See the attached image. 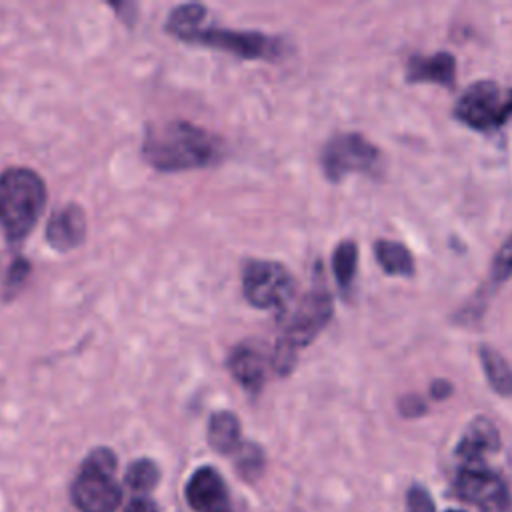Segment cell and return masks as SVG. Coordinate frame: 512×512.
I'll return each instance as SVG.
<instances>
[{
    "label": "cell",
    "mask_w": 512,
    "mask_h": 512,
    "mask_svg": "<svg viewBox=\"0 0 512 512\" xmlns=\"http://www.w3.org/2000/svg\"><path fill=\"white\" fill-rule=\"evenodd\" d=\"M448 512H460V510H448Z\"/></svg>",
    "instance_id": "83f0119b"
},
{
    "label": "cell",
    "mask_w": 512,
    "mask_h": 512,
    "mask_svg": "<svg viewBox=\"0 0 512 512\" xmlns=\"http://www.w3.org/2000/svg\"><path fill=\"white\" fill-rule=\"evenodd\" d=\"M332 316V298L324 286H314L288 314L272 350V366L278 374H288L298 350L308 346Z\"/></svg>",
    "instance_id": "3957f363"
},
{
    "label": "cell",
    "mask_w": 512,
    "mask_h": 512,
    "mask_svg": "<svg viewBox=\"0 0 512 512\" xmlns=\"http://www.w3.org/2000/svg\"><path fill=\"white\" fill-rule=\"evenodd\" d=\"M408 82H434L446 88L454 86L456 62L448 52H438L432 56H412L406 66Z\"/></svg>",
    "instance_id": "5bb4252c"
},
{
    "label": "cell",
    "mask_w": 512,
    "mask_h": 512,
    "mask_svg": "<svg viewBox=\"0 0 512 512\" xmlns=\"http://www.w3.org/2000/svg\"><path fill=\"white\" fill-rule=\"evenodd\" d=\"M206 18V8L200 4H180L176 6L170 14H168V22H166V30L184 40L190 32H194L196 28H200L204 24Z\"/></svg>",
    "instance_id": "ac0fdd59"
},
{
    "label": "cell",
    "mask_w": 512,
    "mask_h": 512,
    "mask_svg": "<svg viewBox=\"0 0 512 512\" xmlns=\"http://www.w3.org/2000/svg\"><path fill=\"white\" fill-rule=\"evenodd\" d=\"M406 506H408V512H434V502L430 494L426 492V488L416 484L406 494Z\"/></svg>",
    "instance_id": "cb8c5ba5"
},
{
    "label": "cell",
    "mask_w": 512,
    "mask_h": 512,
    "mask_svg": "<svg viewBox=\"0 0 512 512\" xmlns=\"http://www.w3.org/2000/svg\"><path fill=\"white\" fill-rule=\"evenodd\" d=\"M356 266H358V246L352 240L340 242L332 256V270H334V278L342 290H348V286L352 284Z\"/></svg>",
    "instance_id": "d6986e66"
},
{
    "label": "cell",
    "mask_w": 512,
    "mask_h": 512,
    "mask_svg": "<svg viewBox=\"0 0 512 512\" xmlns=\"http://www.w3.org/2000/svg\"><path fill=\"white\" fill-rule=\"evenodd\" d=\"M208 442L220 454H226V456L236 454L238 448L244 444L240 438L238 416L228 410L212 414L208 424Z\"/></svg>",
    "instance_id": "9a60e30c"
},
{
    "label": "cell",
    "mask_w": 512,
    "mask_h": 512,
    "mask_svg": "<svg viewBox=\"0 0 512 512\" xmlns=\"http://www.w3.org/2000/svg\"><path fill=\"white\" fill-rule=\"evenodd\" d=\"M294 278L274 260H248L242 270V290L256 308H286L294 296Z\"/></svg>",
    "instance_id": "8992f818"
},
{
    "label": "cell",
    "mask_w": 512,
    "mask_h": 512,
    "mask_svg": "<svg viewBox=\"0 0 512 512\" xmlns=\"http://www.w3.org/2000/svg\"><path fill=\"white\" fill-rule=\"evenodd\" d=\"M184 42H194L224 50L244 60H274L282 54V40L260 34L254 30H226V28H208L200 26L190 32Z\"/></svg>",
    "instance_id": "52a82bcc"
},
{
    "label": "cell",
    "mask_w": 512,
    "mask_h": 512,
    "mask_svg": "<svg viewBox=\"0 0 512 512\" xmlns=\"http://www.w3.org/2000/svg\"><path fill=\"white\" fill-rule=\"evenodd\" d=\"M374 252H376L378 264L386 274L410 276L414 272V260H412V254L406 250V246L392 240H378L374 246Z\"/></svg>",
    "instance_id": "2e32d148"
},
{
    "label": "cell",
    "mask_w": 512,
    "mask_h": 512,
    "mask_svg": "<svg viewBox=\"0 0 512 512\" xmlns=\"http://www.w3.org/2000/svg\"><path fill=\"white\" fill-rule=\"evenodd\" d=\"M500 448V436L496 426L488 418H476L464 430L456 456L464 466H484V458Z\"/></svg>",
    "instance_id": "4fadbf2b"
},
{
    "label": "cell",
    "mask_w": 512,
    "mask_h": 512,
    "mask_svg": "<svg viewBox=\"0 0 512 512\" xmlns=\"http://www.w3.org/2000/svg\"><path fill=\"white\" fill-rule=\"evenodd\" d=\"M430 392H432L434 398L442 400V398H446V396L450 394V382H446V380H436V382L432 384Z\"/></svg>",
    "instance_id": "4316f807"
},
{
    "label": "cell",
    "mask_w": 512,
    "mask_h": 512,
    "mask_svg": "<svg viewBox=\"0 0 512 512\" xmlns=\"http://www.w3.org/2000/svg\"><path fill=\"white\" fill-rule=\"evenodd\" d=\"M122 512H158V506L154 500L150 498H132Z\"/></svg>",
    "instance_id": "d4e9b609"
},
{
    "label": "cell",
    "mask_w": 512,
    "mask_h": 512,
    "mask_svg": "<svg viewBox=\"0 0 512 512\" xmlns=\"http://www.w3.org/2000/svg\"><path fill=\"white\" fill-rule=\"evenodd\" d=\"M116 454L110 448L92 450L72 484L70 496L80 512H116L122 490L114 480Z\"/></svg>",
    "instance_id": "277c9868"
},
{
    "label": "cell",
    "mask_w": 512,
    "mask_h": 512,
    "mask_svg": "<svg viewBox=\"0 0 512 512\" xmlns=\"http://www.w3.org/2000/svg\"><path fill=\"white\" fill-rule=\"evenodd\" d=\"M46 204V186L30 168H8L0 176V228L10 242L24 240Z\"/></svg>",
    "instance_id": "7a4b0ae2"
},
{
    "label": "cell",
    "mask_w": 512,
    "mask_h": 512,
    "mask_svg": "<svg viewBox=\"0 0 512 512\" xmlns=\"http://www.w3.org/2000/svg\"><path fill=\"white\" fill-rule=\"evenodd\" d=\"M490 272H492V278L496 282H504L512 276V236L506 238V242L494 254Z\"/></svg>",
    "instance_id": "7402d4cb"
},
{
    "label": "cell",
    "mask_w": 512,
    "mask_h": 512,
    "mask_svg": "<svg viewBox=\"0 0 512 512\" xmlns=\"http://www.w3.org/2000/svg\"><path fill=\"white\" fill-rule=\"evenodd\" d=\"M480 360L490 386L502 396H512V368L506 362V358L498 350L490 346H482Z\"/></svg>",
    "instance_id": "e0dca14e"
},
{
    "label": "cell",
    "mask_w": 512,
    "mask_h": 512,
    "mask_svg": "<svg viewBox=\"0 0 512 512\" xmlns=\"http://www.w3.org/2000/svg\"><path fill=\"white\" fill-rule=\"evenodd\" d=\"M376 162L374 144L354 132L332 136L322 150V168L330 180H342L350 172H366Z\"/></svg>",
    "instance_id": "ba28073f"
},
{
    "label": "cell",
    "mask_w": 512,
    "mask_h": 512,
    "mask_svg": "<svg viewBox=\"0 0 512 512\" xmlns=\"http://www.w3.org/2000/svg\"><path fill=\"white\" fill-rule=\"evenodd\" d=\"M184 494L194 512H234L228 486L212 466L198 468L188 478Z\"/></svg>",
    "instance_id": "30bf717a"
},
{
    "label": "cell",
    "mask_w": 512,
    "mask_h": 512,
    "mask_svg": "<svg viewBox=\"0 0 512 512\" xmlns=\"http://www.w3.org/2000/svg\"><path fill=\"white\" fill-rule=\"evenodd\" d=\"M86 238V214L78 204H66L46 224V240L52 248L68 252Z\"/></svg>",
    "instance_id": "7c38bea8"
},
{
    "label": "cell",
    "mask_w": 512,
    "mask_h": 512,
    "mask_svg": "<svg viewBox=\"0 0 512 512\" xmlns=\"http://www.w3.org/2000/svg\"><path fill=\"white\" fill-rule=\"evenodd\" d=\"M236 468L246 480H254L264 468V452L252 442H244L236 452Z\"/></svg>",
    "instance_id": "44dd1931"
},
{
    "label": "cell",
    "mask_w": 512,
    "mask_h": 512,
    "mask_svg": "<svg viewBox=\"0 0 512 512\" xmlns=\"http://www.w3.org/2000/svg\"><path fill=\"white\" fill-rule=\"evenodd\" d=\"M400 410L406 416H418V414L424 412V402L416 396H406V398L400 400Z\"/></svg>",
    "instance_id": "484cf974"
},
{
    "label": "cell",
    "mask_w": 512,
    "mask_h": 512,
    "mask_svg": "<svg viewBox=\"0 0 512 512\" xmlns=\"http://www.w3.org/2000/svg\"><path fill=\"white\" fill-rule=\"evenodd\" d=\"M218 136L186 120L152 124L144 136V158L162 172L204 168L220 158Z\"/></svg>",
    "instance_id": "6da1fadb"
},
{
    "label": "cell",
    "mask_w": 512,
    "mask_h": 512,
    "mask_svg": "<svg viewBox=\"0 0 512 512\" xmlns=\"http://www.w3.org/2000/svg\"><path fill=\"white\" fill-rule=\"evenodd\" d=\"M158 478H160L158 466L152 460H148V458H140V460H136V462H132L128 466L124 482L134 492L146 494V492H150L158 484Z\"/></svg>",
    "instance_id": "ffe728a7"
},
{
    "label": "cell",
    "mask_w": 512,
    "mask_h": 512,
    "mask_svg": "<svg viewBox=\"0 0 512 512\" xmlns=\"http://www.w3.org/2000/svg\"><path fill=\"white\" fill-rule=\"evenodd\" d=\"M28 276H30V262L26 258H16L6 270V280H4L6 292L12 294L20 290V286H24Z\"/></svg>",
    "instance_id": "603a6c76"
},
{
    "label": "cell",
    "mask_w": 512,
    "mask_h": 512,
    "mask_svg": "<svg viewBox=\"0 0 512 512\" xmlns=\"http://www.w3.org/2000/svg\"><path fill=\"white\" fill-rule=\"evenodd\" d=\"M454 492L482 512L510 510V494L504 480L486 466H462L454 480Z\"/></svg>",
    "instance_id": "9c48e42d"
},
{
    "label": "cell",
    "mask_w": 512,
    "mask_h": 512,
    "mask_svg": "<svg viewBox=\"0 0 512 512\" xmlns=\"http://www.w3.org/2000/svg\"><path fill=\"white\" fill-rule=\"evenodd\" d=\"M454 114L474 130H494L512 116V88L492 80H478L458 98Z\"/></svg>",
    "instance_id": "5b68a950"
},
{
    "label": "cell",
    "mask_w": 512,
    "mask_h": 512,
    "mask_svg": "<svg viewBox=\"0 0 512 512\" xmlns=\"http://www.w3.org/2000/svg\"><path fill=\"white\" fill-rule=\"evenodd\" d=\"M228 368H230V374L246 390L258 392L264 386L268 372L274 370L272 352L266 354L254 342H244L232 350V354L228 358Z\"/></svg>",
    "instance_id": "8fae6325"
}]
</instances>
